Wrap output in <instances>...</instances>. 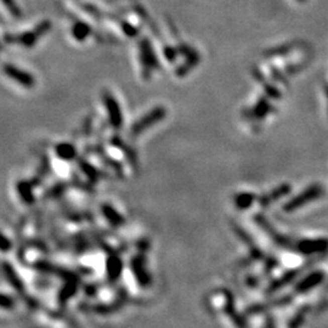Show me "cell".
Segmentation results:
<instances>
[{"label":"cell","instance_id":"30bf717a","mask_svg":"<svg viewBox=\"0 0 328 328\" xmlns=\"http://www.w3.org/2000/svg\"><path fill=\"white\" fill-rule=\"evenodd\" d=\"M57 155L62 158H72L74 156V149L69 145H60L57 147Z\"/></svg>","mask_w":328,"mask_h":328},{"label":"cell","instance_id":"9a60e30c","mask_svg":"<svg viewBox=\"0 0 328 328\" xmlns=\"http://www.w3.org/2000/svg\"><path fill=\"white\" fill-rule=\"evenodd\" d=\"M11 248H13V243H11V241L9 240L4 234L0 232V252L7 253V252L10 251Z\"/></svg>","mask_w":328,"mask_h":328},{"label":"cell","instance_id":"9c48e42d","mask_svg":"<svg viewBox=\"0 0 328 328\" xmlns=\"http://www.w3.org/2000/svg\"><path fill=\"white\" fill-rule=\"evenodd\" d=\"M321 274H312L310 275L309 277L305 278V280L303 281V283L299 284L298 289L299 291H307L309 288H311L312 286H316L318 282L321 281Z\"/></svg>","mask_w":328,"mask_h":328},{"label":"cell","instance_id":"7c38bea8","mask_svg":"<svg viewBox=\"0 0 328 328\" xmlns=\"http://www.w3.org/2000/svg\"><path fill=\"white\" fill-rule=\"evenodd\" d=\"M89 31H90V30L88 28V26L83 25V23H79V25H77V26H75V27H74L73 34H74V37L77 38V39L83 40L84 38H85L86 36H88Z\"/></svg>","mask_w":328,"mask_h":328},{"label":"cell","instance_id":"6da1fadb","mask_svg":"<svg viewBox=\"0 0 328 328\" xmlns=\"http://www.w3.org/2000/svg\"><path fill=\"white\" fill-rule=\"evenodd\" d=\"M49 27H50V25H49L48 22H43L40 23L34 31L27 32V33L20 34V36H15V37L9 36L7 37V40H9V42L21 43L22 45L27 46V48H31V46L36 44V42L39 39V37H42L45 32H48Z\"/></svg>","mask_w":328,"mask_h":328},{"label":"cell","instance_id":"7a4b0ae2","mask_svg":"<svg viewBox=\"0 0 328 328\" xmlns=\"http://www.w3.org/2000/svg\"><path fill=\"white\" fill-rule=\"evenodd\" d=\"M4 72L9 78H11V79H14L15 82L21 84V85L25 86V88H33L34 84H36V80H34L33 75H31L30 73H27V72L15 67L14 65H5Z\"/></svg>","mask_w":328,"mask_h":328},{"label":"cell","instance_id":"5b68a950","mask_svg":"<svg viewBox=\"0 0 328 328\" xmlns=\"http://www.w3.org/2000/svg\"><path fill=\"white\" fill-rule=\"evenodd\" d=\"M321 191H320V188H318L317 186H313L310 188V190H307L305 193L304 194H301V196H299L298 198H295V199H293V201L289 203L288 205H287V209H293V208H297V207H300L301 204H304V203H306L305 201L306 199H310V198H315V197H317L318 196V193H320Z\"/></svg>","mask_w":328,"mask_h":328},{"label":"cell","instance_id":"4fadbf2b","mask_svg":"<svg viewBox=\"0 0 328 328\" xmlns=\"http://www.w3.org/2000/svg\"><path fill=\"white\" fill-rule=\"evenodd\" d=\"M252 199H253V194H249V193L240 194V196H237L236 204L239 205L240 208H247L251 205Z\"/></svg>","mask_w":328,"mask_h":328},{"label":"cell","instance_id":"3957f363","mask_svg":"<svg viewBox=\"0 0 328 328\" xmlns=\"http://www.w3.org/2000/svg\"><path fill=\"white\" fill-rule=\"evenodd\" d=\"M104 102H106V107L108 110L110 116H111V122L112 126L116 128H121L122 126V115H121V108L118 106V103L116 102V100L111 96V94H107L106 97H104Z\"/></svg>","mask_w":328,"mask_h":328},{"label":"cell","instance_id":"2e32d148","mask_svg":"<svg viewBox=\"0 0 328 328\" xmlns=\"http://www.w3.org/2000/svg\"><path fill=\"white\" fill-rule=\"evenodd\" d=\"M104 214H106L107 217H108V219H111L112 223H115V224H117V225L122 224V217L118 215V214L116 213V211L113 210L111 207H107L106 209H104Z\"/></svg>","mask_w":328,"mask_h":328},{"label":"cell","instance_id":"5bb4252c","mask_svg":"<svg viewBox=\"0 0 328 328\" xmlns=\"http://www.w3.org/2000/svg\"><path fill=\"white\" fill-rule=\"evenodd\" d=\"M2 2L4 3L5 7H7L8 10L10 11L14 16L19 17L20 15H21V11H20L19 7H17L15 0H2Z\"/></svg>","mask_w":328,"mask_h":328},{"label":"cell","instance_id":"8fae6325","mask_svg":"<svg viewBox=\"0 0 328 328\" xmlns=\"http://www.w3.org/2000/svg\"><path fill=\"white\" fill-rule=\"evenodd\" d=\"M14 306H15V300H14V298L0 293V307L5 310H11L14 309Z\"/></svg>","mask_w":328,"mask_h":328},{"label":"cell","instance_id":"277c9868","mask_svg":"<svg viewBox=\"0 0 328 328\" xmlns=\"http://www.w3.org/2000/svg\"><path fill=\"white\" fill-rule=\"evenodd\" d=\"M163 116H164L163 110L162 108L155 110V111H153L152 113H150L147 117L142 118V121L140 122V123H139V122L136 123V126L133 128V133H134V134H139V133L142 132V130L146 129L147 127L151 126V123H153V122L159 121L161 118H163Z\"/></svg>","mask_w":328,"mask_h":328},{"label":"cell","instance_id":"8992f818","mask_svg":"<svg viewBox=\"0 0 328 328\" xmlns=\"http://www.w3.org/2000/svg\"><path fill=\"white\" fill-rule=\"evenodd\" d=\"M3 269H4V274H5V276H7L8 280H9V282H10L14 287H15L16 291L22 292L23 291V283H22V281L20 280V277L17 276L16 271L14 270L13 266H11L10 264L5 263L4 265H3Z\"/></svg>","mask_w":328,"mask_h":328},{"label":"cell","instance_id":"ba28073f","mask_svg":"<svg viewBox=\"0 0 328 328\" xmlns=\"http://www.w3.org/2000/svg\"><path fill=\"white\" fill-rule=\"evenodd\" d=\"M324 246H326V242L324 241H315V242H303L301 245V252H305V253H313V252L321 251V249H324Z\"/></svg>","mask_w":328,"mask_h":328},{"label":"cell","instance_id":"52a82bcc","mask_svg":"<svg viewBox=\"0 0 328 328\" xmlns=\"http://www.w3.org/2000/svg\"><path fill=\"white\" fill-rule=\"evenodd\" d=\"M17 191H19L20 197L25 201V203H27V204L33 203V191H32V186L27 181H20L19 185H17Z\"/></svg>","mask_w":328,"mask_h":328}]
</instances>
